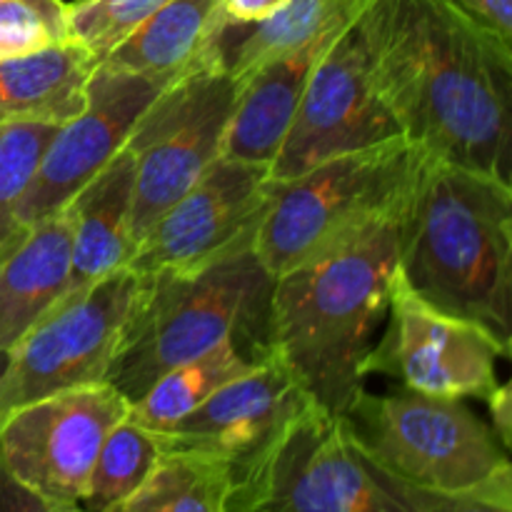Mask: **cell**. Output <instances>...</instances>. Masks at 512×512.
<instances>
[{
	"instance_id": "11",
	"label": "cell",
	"mask_w": 512,
	"mask_h": 512,
	"mask_svg": "<svg viewBox=\"0 0 512 512\" xmlns=\"http://www.w3.org/2000/svg\"><path fill=\"white\" fill-rule=\"evenodd\" d=\"M508 355L510 345L488 328L425 303L395 270L388 315L363 373L435 398L485 400L500 383L498 365Z\"/></svg>"
},
{
	"instance_id": "10",
	"label": "cell",
	"mask_w": 512,
	"mask_h": 512,
	"mask_svg": "<svg viewBox=\"0 0 512 512\" xmlns=\"http://www.w3.org/2000/svg\"><path fill=\"white\" fill-rule=\"evenodd\" d=\"M405 138L378 83L363 13L328 45L310 73L288 135L270 163V180L385 140Z\"/></svg>"
},
{
	"instance_id": "34",
	"label": "cell",
	"mask_w": 512,
	"mask_h": 512,
	"mask_svg": "<svg viewBox=\"0 0 512 512\" xmlns=\"http://www.w3.org/2000/svg\"><path fill=\"white\" fill-rule=\"evenodd\" d=\"M8 358H10V353H5V350H0V375H3L5 365H8Z\"/></svg>"
},
{
	"instance_id": "35",
	"label": "cell",
	"mask_w": 512,
	"mask_h": 512,
	"mask_svg": "<svg viewBox=\"0 0 512 512\" xmlns=\"http://www.w3.org/2000/svg\"><path fill=\"white\" fill-rule=\"evenodd\" d=\"M58 512H80V510H75V508H70V510H60V508H58Z\"/></svg>"
},
{
	"instance_id": "24",
	"label": "cell",
	"mask_w": 512,
	"mask_h": 512,
	"mask_svg": "<svg viewBox=\"0 0 512 512\" xmlns=\"http://www.w3.org/2000/svg\"><path fill=\"white\" fill-rule=\"evenodd\" d=\"M160 453L163 443L158 433L133 423L130 418L120 420L105 435L75 510L105 512L118 505L140 488V483L158 463Z\"/></svg>"
},
{
	"instance_id": "25",
	"label": "cell",
	"mask_w": 512,
	"mask_h": 512,
	"mask_svg": "<svg viewBox=\"0 0 512 512\" xmlns=\"http://www.w3.org/2000/svg\"><path fill=\"white\" fill-rule=\"evenodd\" d=\"M168 0H73L65 3L68 38L103 63L133 30Z\"/></svg>"
},
{
	"instance_id": "3",
	"label": "cell",
	"mask_w": 512,
	"mask_h": 512,
	"mask_svg": "<svg viewBox=\"0 0 512 512\" xmlns=\"http://www.w3.org/2000/svg\"><path fill=\"white\" fill-rule=\"evenodd\" d=\"M398 273L425 303L512 348V188L425 155L398 218Z\"/></svg>"
},
{
	"instance_id": "33",
	"label": "cell",
	"mask_w": 512,
	"mask_h": 512,
	"mask_svg": "<svg viewBox=\"0 0 512 512\" xmlns=\"http://www.w3.org/2000/svg\"><path fill=\"white\" fill-rule=\"evenodd\" d=\"M33 3H40V5H48V8H60V5H65L63 0H33Z\"/></svg>"
},
{
	"instance_id": "9",
	"label": "cell",
	"mask_w": 512,
	"mask_h": 512,
	"mask_svg": "<svg viewBox=\"0 0 512 512\" xmlns=\"http://www.w3.org/2000/svg\"><path fill=\"white\" fill-rule=\"evenodd\" d=\"M140 293L130 270L63 295L10 348L0 375V420L15 408L63 390L108 380Z\"/></svg>"
},
{
	"instance_id": "4",
	"label": "cell",
	"mask_w": 512,
	"mask_h": 512,
	"mask_svg": "<svg viewBox=\"0 0 512 512\" xmlns=\"http://www.w3.org/2000/svg\"><path fill=\"white\" fill-rule=\"evenodd\" d=\"M273 275L255 253V240L185 270L140 275V293L108 383L135 403L178 365L238 340L255 358H268Z\"/></svg>"
},
{
	"instance_id": "18",
	"label": "cell",
	"mask_w": 512,
	"mask_h": 512,
	"mask_svg": "<svg viewBox=\"0 0 512 512\" xmlns=\"http://www.w3.org/2000/svg\"><path fill=\"white\" fill-rule=\"evenodd\" d=\"M133 190L135 160L130 150L123 148L65 203L63 213L68 215L73 238L68 293L90 288L98 280L128 270L135 250L130 233Z\"/></svg>"
},
{
	"instance_id": "22",
	"label": "cell",
	"mask_w": 512,
	"mask_h": 512,
	"mask_svg": "<svg viewBox=\"0 0 512 512\" xmlns=\"http://www.w3.org/2000/svg\"><path fill=\"white\" fill-rule=\"evenodd\" d=\"M233 465L198 450L163 448L135 493L105 512H230Z\"/></svg>"
},
{
	"instance_id": "5",
	"label": "cell",
	"mask_w": 512,
	"mask_h": 512,
	"mask_svg": "<svg viewBox=\"0 0 512 512\" xmlns=\"http://www.w3.org/2000/svg\"><path fill=\"white\" fill-rule=\"evenodd\" d=\"M425 150L408 138L338 155L290 180H270L255 253L273 278L395 218L408 200Z\"/></svg>"
},
{
	"instance_id": "8",
	"label": "cell",
	"mask_w": 512,
	"mask_h": 512,
	"mask_svg": "<svg viewBox=\"0 0 512 512\" xmlns=\"http://www.w3.org/2000/svg\"><path fill=\"white\" fill-rule=\"evenodd\" d=\"M240 80L210 63L165 85L125 140L135 160L133 243L220 158ZM135 253V250H133Z\"/></svg>"
},
{
	"instance_id": "28",
	"label": "cell",
	"mask_w": 512,
	"mask_h": 512,
	"mask_svg": "<svg viewBox=\"0 0 512 512\" xmlns=\"http://www.w3.org/2000/svg\"><path fill=\"white\" fill-rule=\"evenodd\" d=\"M420 512H512V473L498 475L480 488L433 493L410 488Z\"/></svg>"
},
{
	"instance_id": "29",
	"label": "cell",
	"mask_w": 512,
	"mask_h": 512,
	"mask_svg": "<svg viewBox=\"0 0 512 512\" xmlns=\"http://www.w3.org/2000/svg\"><path fill=\"white\" fill-rule=\"evenodd\" d=\"M450 3L512 45V0H450Z\"/></svg>"
},
{
	"instance_id": "14",
	"label": "cell",
	"mask_w": 512,
	"mask_h": 512,
	"mask_svg": "<svg viewBox=\"0 0 512 512\" xmlns=\"http://www.w3.org/2000/svg\"><path fill=\"white\" fill-rule=\"evenodd\" d=\"M173 80H153L98 65L85 90V108L58 125L15 213L18 228L50 218L95 178L133 133L135 123Z\"/></svg>"
},
{
	"instance_id": "6",
	"label": "cell",
	"mask_w": 512,
	"mask_h": 512,
	"mask_svg": "<svg viewBox=\"0 0 512 512\" xmlns=\"http://www.w3.org/2000/svg\"><path fill=\"white\" fill-rule=\"evenodd\" d=\"M230 512H420L410 485L363 450L345 415L310 400L233 470Z\"/></svg>"
},
{
	"instance_id": "17",
	"label": "cell",
	"mask_w": 512,
	"mask_h": 512,
	"mask_svg": "<svg viewBox=\"0 0 512 512\" xmlns=\"http://www.w3.org/2000/svg\"><path fill=\"white\" fill-rule=\"evenodd\" d=\"M70 268L73 238L63 210L18 228L0 248V350L10 353L25 330L68 293Z\"/></svg>"
},
{
	"instance_id": "32",
	"label": "cell",
	"mask_w": 512,
	"mask_h": 512,
	"mask_svg": "<svg viewBox=\"0 0 512 512\" xmlns=\"http://www.w3.org/2000/svg\"><path fill=\"white\" fill-rule=\"evenodd\" d=\"M490 408V420H493V433L503 443L505 450L512 448V385L498 383L485 398Z\"/></svg>"
},
{
	"instance_id": "12",
	"label": "cell",
	"mask_w": 512,
	"mask_h": 512,
	"mask_svg": "<svg viewBox=\"0 0 512 512\" xmlns=\"http://www.w3.org/2000/svg\"><path fill=\"white\" fill-rule=\"evenodd\" d=\"M128 410L108 380L15 408L0 420V468L53 508H78L105 435Z\"/></svg>"
},
{
	"instance_id": "31",
	"label": "cell",
	"mask_w": 512,
	"mask_h": 512,
	"mask_svg": "<svg viewBox=\"0 0 512 512\" xmlns=\"http://www.w3.org/2000/svg\"><path fill=\"white\" fill-rule=\"evenodd\" d=\"M0 512H58V508L0 468Z\"/></svg>"
},
{
	"instance_id": "2",
	"label": "cell",
	"mask_w": 512,
	"mask_h": 512,
	"mask_svg": "<svg viewBox=\"0 0 512 512\" xmlns=\"http://www.w3.org/2000/svg\"><path fill=\"white\" fill-rule=\"evenodd\" d=\"M398 218H385L273 278L270 353L315 405L345 415L383 330L398 270Z\"/></svg>"
},
{
	"instance_id": "16",
	"label": "cell",
	"mask_w": 512,
	"mask_h": 512,
	"mask_svg": "<svg viewBox=\"0 0 512 512\" xmlns=\"http://www.w3.org/2000/svg\"><path fill=\"white\" fill-rule=\"evenodd\" d=\"M343 30L278 55L240 80V93L220 150L223 158L260 165L273 163L288 135L315 63Z\"/></svg>"
},
{
	"instance_id": "15",
	"label": "cell",
	"mask_w": 512,
	"mask_h": 512,
	"mask_svg": "<svg viewBox=\"0 0 512 512\" xmlns=\"http://www.w3.org/2000/svg\"><path fill=\"white\" fill-rule=\"evenodd\" d=\"M308 403L295 375L270 353L158 438L163 448L198 450L228 460L238 470Z\"/></svg>"
},
{
	"instance_id": "19",
	"label": "cell",
	"mask_w": 512,
	"mask_h": 512,
	"mask_svg": "<svg viewBox=\"0 0 512 512\" xmlns=\"http://www.w3.org/2000/svg\"><path fill=\"white\" fill-rule=\"evenodd\" d=\"M225 33L218 0H168L98 65L153 80H175L195 68L220 63Z\"/></svg>"
},
{
	"instance_id": "13",
	"label": "cell",
	"mask_w": 512,
	"mask_h": 512,
	"mask_svg": "<svg viewBox=\"0 0 512 512\" xmlns=\"http://www.w3.org/2000/svg\"><path fill=\"white\" fill-rule=\"evenodd\" d=\"M270 195V165L220 155L135 245L128 270L155 275L203 265L255 240Z\"/></svg>"
},
{
	"instance_id": "30",
	"label": "cell",
	"mask_w": 512,
	"mask_h": 512,
	"mask_svg": "<svg viewBox=\"0 0 512 512\" xmlns=\"http://www.w3.org/2000/svg\"><path fill=\"white\" fill-rule=\"evenodd\" d=\"M285 5L288 0H218V18L225 28H248L273 18Z\"/></svg>"
},
{
	"instance_id": "1",
	"label": "cell",
	"mask_w": 512,
	"mask_h": 512,
	"mask_svg": "<svg viewBox=\"0 0 512 512\" xmlns=\"http://www.w3.org/2000/svg\"><path fill=\"white\" fill-rule=\"evenodd\" d=\"M363 20L405 138L510 183L512 45L450 0H373Z\"/></svg>"
},
{
	"instance_id": "23",
	"label": "cell",
	"mask_w": 512,
	"mask_h": 512,
	"mask_svg": "<svg viewBox=\"0 0 512 512\" xmlns=\"http://www.w3.org/2000/svg\"><path fill=\"white\" fill-rule=\"evenodd\" d=\"M258 363L260 358H255L238 340H225L150 385L135 403H130L128 418L153 433H165L188 418L223 385L253 370Z\"/></svg>"
},
{
	"instance_id": "27",
	"label": "cell",
	"mask_w": 512,
	"mask_h": 512,
	"mask_svg": "<svg viewBox=\"0 0 512 512\" xmlns=\"http://www.w3.org/2000/svg\"><path fill=\"white\" fill-rule=\"evenodd\" d=\"M68 40L65 5L48 8L33 0H0V60L23 58Z\"/></svg>"
},
{
	"instance_id": "26",
	"label": "cell",
	"mask_w": 512,
	"mask_h": 512,
	"mask_svg": "<svg viewBox=\"0 0 512 512\" xmlns=\"http://www.w3.org/2000/svg\"><path fill=\"white\" fill-rule=\"evenodd\" d=\"M58 125L0 123V248L18 233L15 213Z\"/></svg>"
},
{
	"instance_id": "21",
	"label": "cell",
	"mask_w": 512,
	"mask_h": 512,
	"mask_svg": "<svg viewBox=\"0 0 512 512\" xmlns=\"http://www.w3.org/2000/svg\"><path fill=\"white\" fill-rule=\"evenodd\" d=\"M373 0H288L280 13L258 25L238 30V40H223V63L243 80L268 60L313 43L353 23Z\"/></svg>"
},
{
	"instance_id": "7",
	"label": "cell",
	"mask_w": 512,
	"mask_h": 512,
	"mask_svg": "<svg viewBox=\"0 0 512 512\" xmlns=\"http://www.w3.org/2000/svg\"><path fill=\"white\" fill-rule=\"evenodd\" d=\"M345 420L365 453L410 488L458 493L512 473L510 450L465 400L365 388Z\"/></svg>"
},
{
	"instance_id": "20",
	"label": "cell",
	"mask_w": 512,
	"mask_h": 512,
	"mask_svg": "<svg viewBox=\"0 0 512 512\" xmlns=\"http://www.w3.org/2000/svg\"><path fill=\"white\" fill-rule=\"evenodd\" d=\"M98 60L75 40L0 60V123L63 125L85 108Z\"/></svg>"
}]
</instances>
